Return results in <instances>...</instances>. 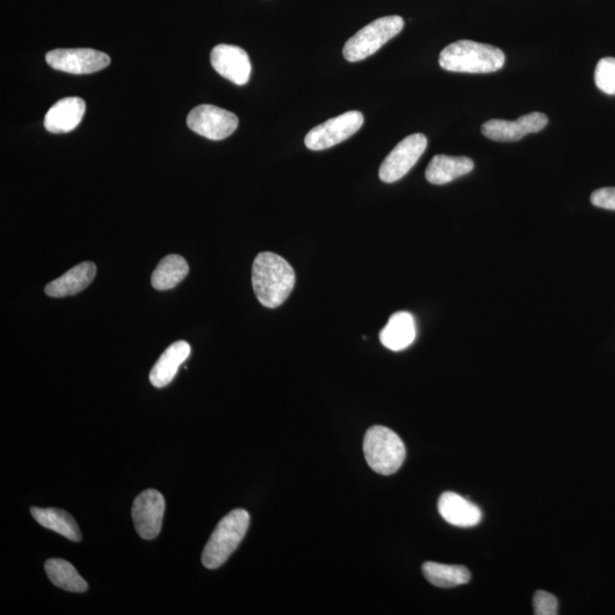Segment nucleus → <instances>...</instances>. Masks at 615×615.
Listing matches in <instances>:
<instances>
[{
    "label": "nucleus",
    "mask_w": 615,
    "mask_h": 615,
    "mask_svg": "<svg viewBox=\"0 0 615 615\" xmlns=\"http://www.w3.org/2000/svg\"><path fill=\"white\" fill-rule=\"evenodd\" d=\"M364 454L371 469L382 475L396 473L406 458V448L397 433L376 425L364 438Z\"/></svg>",
    "instance_id": "20e7f679"
},
{
    "label": "nucleus",
    "mask_w": 615,
    "mask_h": 615,
    "mask_svg": "<svg viewBox=\"0 0 615 615\" xmlns=\"http://www.w3.org/2000/svg\"><path fill=\"white\" fill-rule=\"evenodd\" d=\"M439 64L450 72L492 73L504 67L505 54L495 46L458 40L440 53Z\"/></svg>",
    "instance_id": "f03ea898"
},
{
    "label": "nucleus",
    "mask_w": 615,
    "mask_h": 615,
    "mask_svg": "<svg viewBox=\"0 0 615 615\" xmlns=\"http://www.w3.org/2000/svg\"><path fill=\"white\" fill-rule=\"evenodd\" d=\"M426 147L428 138L423 134H413L403 139L381 164L379 176L382 182L391 184L404 178L420 160Z\"/></svg>",
    "instance_id": "6e6552de"
},
{
    "label": "nucleus",
    "mask_w": 615,
    "mask_h": 615,
    "mask_svg": "<svg viewBox=\"0 0 615 615\" xmlns=\"http://www.w3.org/2000/svg\"><path fill=\"white\" fill-rule=\"evenodd\" d=\"M48 65L71 75H89L109 67L110 56L90 48L54 49L47 53Z\"/></svg>",
    "instance_id": "1a4fd4ad"
},
{
    "label": "nucleus",
    "mask_w": 615,
    "mask_h": 615,
    "mask_svg": "<svg viewBox=\"0 0 615 615\" xmlns=\"http://www.w3.org/2000/svg\"><path fill=\"white\" fill-rule=\"evenodd\" d=\"M250 526V515L245 510L229 512L218 523L202 553L205 568L215 570L224 565L242 543Z\"/></svg>",
    "instance_id": "7ed1b4c3"
},
{
    "label": "nucleus",
    "mask_w": 615,
    "mask_h": 615,
    "mask_svg": "<svg viewBox=\"0 0 615 615\" xmlns=\"http://www.w3.org/2000/svg\"><path fill=\"white\" fill-rule=\"evenodd\" d=\"M559 602L552 594L539 590L533 597V610L536 615H556Z\"/></svg>",
    "instance_id": "b1692460"
},
{
    "label": "nucleus",
    "mask_w": 615,
    "mask_h": 615,
    "mask_svg": "<svg viewBox=\"0 0 615 615\" xmlns=\"http://www.w3.org/2000/svg\"><path fill=\"white\" fill-rule=\"evenodd\" d=\"M86 103L79 97H67L55 103L46 114L44 125L49 133L65 134L75 130L84 118Z\"/></svg>",
    "instance_id": "4468645a"
},
{
    "label": "nucleus",
    "mask_w": 615,
    "mask_h": 615,
    "mask_svg": "<svg viewBox=\"0 0 615 615\" xmlns=\"http://www.w3.org/2000/svg\"><path fill=\"white\" fill-rule=\"evenodd\" d=\"M422 570L425 579L439 588H454L465 585L471 580V572L462 565L426 562Z\"/></svg>",
    "instance_id": "412c9836"
},
{
    "label": "nucleus",
    "mask_w": 615,
    "mask_h": 615,
    "mask_svg": "<svg viewBox=\"0 0 615 615\" xmlns=\"http://www.w3.org/2000/svg\"><path fill=\"white\" fill-rule=\"evenodd\" d=\"M548 125L546 114L532 112L518 120L494 119L483 123L482 134L495 142H518L529 134H537Z\"/></svg>",
    "instance_id": "9b49d317"
},
{
    "label": "nucleus",
    "mask_w": 615,
    "mask_h": 615,
    "mask_svg": "<svg viewBox=\"0 0 615 615\" xmlns=\"http://www.w3.org/2000/svg\"><path fill=\"white\" fill-rule=\"evenodd\" d=\"M474 169V162L466 157H449L436 155L425 171V177L433 185H445L453 180L469 175Z\"/></svg>",
    "instance_id": "a211bd4d"
},
{
    "label": "nucleus",
    "mask_w": 615,
    "mask_h": 615,
    "mask_svg": "<svg viewBox=\"0 0 615 615\" xmlns=\"http://www.w3.org/2000/svg\"><path fill=\"white\" fill-rule=\"evenodd\" d=\"M191 355V346L186 341H177L163 352L150 373L155 388H164L175 379L178 369Z\"/></svg>",
    "instance_id": "dca6fc26"
},
{
    "label": "nucleus",
    "mask_w": 615,
    "mask_h": 615,
    "mask_svg": "<svg viewBox=\"0 0 615 615\" xmlns=\"http://www.w3.org/2000/svg\"><path fill=\"white\" fill-rule=\"evenodd\" d=\"M164 510L166 500L161 492L154 489L141 492L131 510L138 535L145 540L157 538L162 528Z\"/></svg>",
    "instance_id": "9d476101"
},
{
    "label": "nucleus",
    "mask_w": 615,
    "mask_h": 615,
    "mask_svg": "<svg viewBox=\"0 0 615 615\" xmlns=\"http://www.w3.org/2000/svg\"><path fill=\"white\" fill-rule=\"evenodd\" d=\"M295 285L292 266L273 252H261L252 266L254 294L262 306L275 309L290 297Z\"/></svg>",
    "instance_id": "f257e3e1"
},
{
    "label": "nucleus",
    "mask_w": 615,
    "mask_h": 615,
    "mask_svg": "<svg viewBox=\"0 0 615 615\" xmlns=\"http://www.w3.org/2000/svg\"><path fill=\"white\" fill-rule=\"evenodd\" d=\"M97 273V268L92 261L81 262L80 265L68 270L57 280L47 284L45 292L51 298H64L78 294L86 289Z\"/></svg>",
    "instance_id": "2eb2a0df"
},
{
    "label": "nucleus",
    "mask_w": 615,
    "mask_h": 615,
    "mask_svg": "<svg viewBox=\"0 0 615 615\" xmlns=\"http://www.w3.org/2000/svg\"><path fill=\"white\" fill-rule=\"evenodd\" d=\"M45 571L49 580L56 587L72 593H85L88 589L87 581L68 561L51 559L45 563Z\"/></svg>",
    "instance_id": "4be33fe9"
},
{
    "label": "nucleus",
    "mask_w": 615,
    "mask_h": 615,
    "mask_svg": "<svg viewBox=\"0 0 615 615\" xmlns=\"http://www.w3.org/2000/svg\"><path fill=\"white\" fill-rule=\"evenodd\" d=\"M211 64L221 77L237 86H244L250 80V57L241 47L225 44L216 46L211 52Z\"/></svg>",
    "instance_id": "f8f14e48"
},
{
    "label": "nucleus",
    "mask_w": 615,
    "mask_h": 615,
    "mask_svg": "<svg viewBox=\"0 0 615 615\" xmlns=\"http://www.w3.org/2000/svg\"><path fill=\"white\" fill-rule=\"evenodd\" d=\"M405 21L401 16L391 15L367 24L350 38L343 47V56L348 62H359L375 54L404 29Z\"/></svg>",
    "instance_id": "39448f33"
},
{
    "label": "nucleus",
    "mask_w": 615,
    "mask_h": 615,
    "mask_svg": "<svg viewBox=\"0 0 615 615\" xmlns=\"http://www.w3.org/2000/svg\"><path fill=\"white\" fill-rule=\"evenodd\" d=\"M364 125L362 112L350 111L311 129L305 144L311 151H324L354 136Z\"/></svg>",
    "instance_id": "423d86ee"
},
{
    "label": "nucleus",
    "mask_w": 615,
    "mask_h": 615,
    "mask_svg": "<svg viewBox=\"0 0 615 615\" xmlns=\"http://www.w3.org/2000/svg\"><path fill=\"white\" fill-rule=\"evenodd\" d=\"M416 339V323L412 314L400 311L392 315L380 333L383 346L391 351H403Z\"/></svg>",
    "instance_id": "f3484780"
},
{
    "label": "nucleus",
    "mask_w": 615,
    "mask_h": 615,
    "mask_svg": "<svg viewBox=\"0 0 615 615\" xmlns=\"http://www.w3.org/2000/svg\"><path fill=\"white\" fill-rule=\"evenodd\" d=\"M595 82L604 94L615 95V59L604 57L595 70Z\"/></svg>",
    "instance_id": "5701e85b"
},
{
    "label": "nucleus",
    "mask_w": 615,
    "mask_h": 615,
    "mask_svg": "<svg viewBox=\"0 0 615 615\" xmlns=\"http://www.w3.org/2000/svg\"><path fill=\"white\" fill-rule=\"evenodd\" d=\"M190 273L187 261L178 254L164 257L152 275V285L155 290L168 291L174 289Z\"/></svg>",
    "instance_id": "aec40b11"
},
{
    "label": "nucleus",
    "mask_w": 615,
    "mask_h": 615,
    "mask_svg": "<svg viewBox=\"0 0 615 615\" xmlns=\"http://www.w3.org/2000/svg\"><path fill=\"white\" fill-rule=\"evenodd\" d=\"M590 201L597 208L615 211V187H605L595 191Z\"/></svg>",
    "instance_id": "393cba45"
},
{
    "label": "nucleus",
    "mask_w": 615,
    "mask_h": 615,
    "mask_svg": "<svg viewBox=\"0 0 615 615\" xmlns=\"http://www.w3.org/2000/svg\"><path fill=\"white\" fill-rule=\"evenodd\" d=\"M30 512L41 526L60 533L61 536L76 543L82 539L78 523L68 512L59 508L40 507H32Z\"/></svg>",
    "instance_id": "6ab92c4d"
},
{
    "label": "nucleus",
    "mask_w": 615,
    "mask_h": 615,
    "mask_svg": "<svg viewBox=\"0 0 615 615\" xmlns=\"http://www.w3.org/2000/svg\"><path fill=\"white\" fill-rule=\"evenodd\" d=\"M187 126L194 133L211 139V141H223L235 133L239 127V118L234 113L220 109L218 106L203 104L196 106L188 114Z\"/></svg>",
    "instance_id": "0eeeda50"
},
{
    "label": "nucleus",
    "mask_w": 615,
    "mask_h": 615,
    "mask_svg": "<svg viewBox=\"0 0 615 615\" xmlns=\"http://www.w3.org/2000/svg\"><path fill=\"white\" fill-rule=\"evenodd\" d=\"M438 510L446 522L459 528L475 527L482 519L480 508L456 492H444L439 498Z\"/></svg>",
    "instance_id": "ddd939ff"
}]
</instances>
